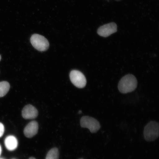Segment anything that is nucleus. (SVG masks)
I'll return each mask as SVG.
<instances>
[{
  "mask_svg": "<svg viewBox=\"0 0 159 159\" xmlns=\"http://www.w3.org/2000/svg\"><path fill=\"white\" fill-rule=\"evenodd\" d=\"M0 159H4V158H0Z\"/></svg>",
  "mask_w": 159,
  "mask_h": 159,
  "instance_id": "18",
  "label": "nucleus"
},
{
  "mask_svg": "<svg viewBox=\"0 0 159 159\" xmlns=\"http://www.w3.org/2000/svg\"><path fill=\"white\" fill-rule=\"evenodd\" d=\"M22 115L26 119H31L37 118L38 115V111L35 107L31 105H28L23 109Z\"/></svg>",
  "mask_w": 159,
  "mask_h": 159,
  "instance_id": "7",
  "label": "nucleus"
},
{
  "mask_svg": "<svg viewBox=\"0 0 159 159\" xmlns=\"http://www.w3.org/2000/svg\"><path fill=\"white\" fill-rule=\"evenodd\" d=\"M29 159H35V158H34L32 157H31L30 158H29Z\"/></svg>",
  "mask_w": 159,
  "mask_h": 159,
  "instance_id": "14",
  "label": "nucleus"
},
{
  "mask_svg": "<svg viewBox=\"0 0 159 159\" xmlns=\"http://www.w3.org/2000/svg\"><path fill=\"white\" fill-rule=\"evenodd\" d=\"M138 85V81L134 75H127L123 77L118 85L119 90L121 93L126 94L134 91Z\"/></svg>",
  "mask_w": 159,
  "mask_h": 159,
  "instance_id": "1",
  "label": "nucleus"
},
{
  "mask_svg": "<svg viewBox=\"0 0 159 159\" xmlns=\"http://www.w3.org/2000/svg\"><path fill=\"white\" fill-rule=\"evenodd\" d=\"M115 1H121V0H115Z\"/></svg>",
  "mask_w": 159,
  "mask_h": 159,
  "instance_id": "17",
  "label": "nucleus"
},
{
  "mask_svg": "<svg viewBox=\"0 0 159 159\" xmlns=\"http://www.w3.org/2000/svg\"><path fill=\"white\" fill-rule=\"evenodd\" d=\"M30 42L33 46L39 51H45L49 48V42L43 35L38 34L33 35L31 37Z\"/></svg>",
  "mask_w": 159,
  "mask_h": 159,
  "instance_id": "3",
  "label": "nucleus"
},
{
  "mask_svg": "<svg viewBox=\"0 0 159 159\" xmlns=\"http://www.w3.org/2000/svg\"><path fill=\"white\" fill-rule=\"evenodd\" d=\"M1 55H0V61H1Z\"/></svg>",
  "mask_w": 159,
  "mask_h": 159,
  "instance_id": "16",
  "label": "nucleus"
},
{
  "mask_svg": "<svg viewBox=\"0 0 159 159\" xmlns=\"http://www.w3.org/2000/svg\"><path fill=\"white\" fill-rule=\"evenodd\" d=\"M16 159L13 158V159Z\"/></svg>",
  "mask_w": 159,
  "mask_h": 159,
  "instance_id": "20",
  "label": "nucleus"
},
{
  "mask_svg": "<svg viewBox=\"0 0 159 159\" xmlns=\"http://www.w3.org/2000/svg\"><path fill=\"white\" fill-rule=\"evenodd\" d=\"M81 111H79V114H81Z\"/></svg>",
  "mask_w": 159,
  "mask_h": 159,
  "instance_id": "15",
  "label": "nucleus"
},
{
  "mask_svg": "<svg viewBox=\"0 0 159 159\" xmlns=\"http://www.w3.org/2000/svg\"><path fill=\"white\" fill-rule=\"evenodd\" d=\"M9 83L6 81L0 82V98L5 96L9 90Z\"/></svg>",
  "mask_w": 159,
  "mask_h": 159,
  "instance_id": "10",
  "label": "nucleus"
},
{
  "mask_svg": "<svg viewBox=\"0 0 159 159\" xmlns=\"http://www.w3.org/2000/svg\"><path fill=\"white\" fill-rule=\"evenodd\" d=\"M2 150L1 147V145H0V156H1V153H2Z\"/></svg>",
  "mask_w": 159,
  "mask_h": 159,
  "instance_id": "13",
  "label": "nucleus"
},
{
  "mask_svg": "<svg viewBox=\"0 0 159 159\" xmlns=\"http://www.w3.org/2000/svg\"><path fill=\"white\" fill-rule=\"evenodd\" d=\"M159 125L158 123L152 121L145 126L144 136L147 142H153L158 138Z\"/></svg>",
  "mask_w": 159,
  "mask_h": 159,
  "instance_id": "2",
  "label": "nucleus"
},
{
  "mask_svg": "<svg viewBox=\"0 0 159 159\" xmlns=\"http://www.w3.org/2000/svg\"><path fill=\"white\" fill-rule=\"evenodd\" d=\"M39 130L38 123L36 121H33L29 123L25 126L24 133L28 138H31L37 134Z\"/></svg>",
  "mask_w": 159,
  "mask_h": 159,
  "instance_id": "8",
  "label": "nucleus"
},
{
  "mask_svg": "<svg viewBox=\"0 0 159 159\" xmlns=\"http://www.w3.org/2000/svg\"><path fill=\"white\" fill-rule=\"evenodd\" d=\"M5 131V128L3 125L0 122V138L3 136Z\"/></svg>",
  "mask_w": 159,
  "mask_h": 159,
  "instance_id": "12",
  "label": "nucleus"
},
{
  "mask_svg": "<svg viewBox=\"0 0 159 159\" xmlns=\"http://www.w3.org/2000/svg\"><path fill=\"white\" fill-rule=\"evenodd\" d=\"M117 31V26L115 23H111L99 27L97 33L100 36L107 37L116 33Z\"/></svg>",
  "mask_w": 159,
  "mask_h": 159,
  "instance_id": "6",
  "label": "nucleus"
},
{
  "mask_svg": "<svg viewBox=\"0 0 159 159\" xmlns=\"http://www.w3.org/2000/svg\"><path fill=\"white\" fill-rule=\"evenodd\" d=\"M80 126L83 128L89 129L91 133L98 132L101 128V125L97 119L89 116L82 117L80 121Z\"/></svg>",
  "mask_w": 159,
  "mask_h": 159,
  "instance_id": "4",
  "label": "nucleus"
},
{
  "mask_svg": "<svg viewBox=\"0 0 159 159\" xmlns=\"http://www.w3.org/2000/svg\"><path fill=\"white\" fill-rule=\"evenodd\" d=\"M59 152L58 149L53 148L48 153L45 159H59Z\"/></svg>",
  "mask_w": 159,
  "mask_h": 159,
  "instance_id": "11",
  "label": "nucleus"
},
{
  "mask_svg": "<svg viewBox=\"0 0 159 159\" xmlns=\"http://www.w3.org/2000/svg\"><path fill=\"white\" fill-rule=\"evenodd\" d=\"M83 159V158H81V159Z\"/></svg>",
  "mask_w": 159,
  "mask_h": 159,
  "instance_id": "19",
  "label": "nucleus"
},
{
  "mask_svg": "<svg viewBox=\"0 0 159 159\" xmlns=\"http://www.w3.org/2000/svg\"><path fill=\"white\" fill-rule=\"evenodd\" d=\"M6 148L9 151H13L17 148L18 142L16 138L13 136H8L5 140Z\"/></svg>",
  "mask_w": 159,
  "mask_h": 159,
  "instance_id": "9",
  "label": "nucleus"
},
{
  "mask_svg": "<svg viewBox=\"0 0 159 159\" xmlns=\"http://www.w3.org/2000/svg\"><path fill=\"white\" fill-rule=\"evenodd\" d=\"M71 83L78 88H84L86 85L87 81L84 75L80 71L73 70L70 74Z\"/></svg>",
  "mask_w": 159,
  "mask_h": 159,
  "instance_id": "5",
  "label": "nucleus"
}]
</instances>
